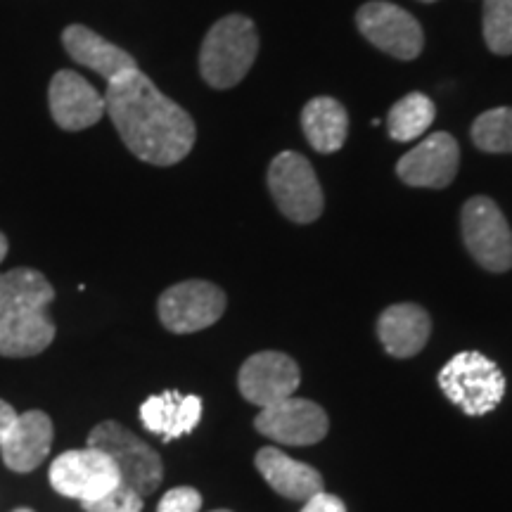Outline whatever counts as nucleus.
<instances>
[{
    "mask_svg": "<svg viewBox=\"0 0 512 512\" xmlns=\"http://www.w3.org/2000/svg\"><path fill=\"white\" fill-rule=\"evenodd\" d=\"M302 512H347V508H344V503L337 496L320 491V494L306 501Z\"/></svg>",
    "mask_w": 512,
    "mask_h": 512,
    "instance_id": "nucleus-26",
    "label": "nucleus"
},
{
    "mask_svg": "<svg viewBox=\"0 0 512 512\" xmlns=\"http://www.w3.org/2000/svg\"><path fill=\"white\" fill-rule=\"evenodd\" d=\"M15 512H34V510H31V508H17Z\"/></svg>",
    "mask_w": 512,
    "mask_h": 512,
    "instance_id": "nucleus-29",
    "label": "nucleus"
},
{
    "mask_svg": "<svg viewBox=\"0 0 512 512\" xmlns=\"http://www.w3.org/2000/svg\"><path fill=\"white\" fill-rule=\"evenodd\" d=\"M15 420H17V411H15V408H12L8 401L0 399V444H3L5 434L10 432L12 422H15Z\"/></svg>",
    "mask_w": 512,
    "mask_h": 512,
    "instance_id": "nucleus-27",
    "label": "nucleus"
},
{
    "mask_svg": "<svg viewBox=\"0 0 512 512\" xmlns=\"http://www.w3.org/2000/svg\"><path fill=\"white\" fill-rule=\"evenodd\" d=\"M432 332V320L418 304H394L377 320V335L387 354L411 358L425 349Z\"/></svg>",
    "mask_w": 512,
    "mask_h": 512,
    "instance_id": "nucleus-17",
    "label": "nucleus"
},
{
    "mask_svg": "<svg viewBox=\"0 0 512 512\" xmlns=\"http://www.w3.org/2000/svg\"><path fill=\"white\" fill-rule=\"evenodd\" d=\"M472 143L491 155L512 152V107H496L479 114L472 124Z\"/></svg>",
    "mask_w": 512,
    "mask_h": 512,
    "instance_id": "nucleus-22",
    "label": "nucleus"
},
{
    "mask_svg": "<svg viewBox=\"0 0 512 512\" xmlns=\"http://www.w3.org/2000/svg\"><path fill=\"white\" fill-rule=\"evenodd\" d=\"M88 446L100 448L117 465L121 484L131 486L140 496L155 494L157 486L162 484L164 465L162 458L152 446L136 437L131 430L114 420H105L95 425L88 434Z\"/></svg>",
    "mask_w": 512,
    "mask_h": 512,
    "instance_id": "nucleus-5",
    "label": "nucleus"
},
{
    "mask_svg": "<svg viewBox=\"0 0 512 512\" xmlns=\"http://www.w3.org/2000/svg\"><path fill=\"white\" fill-rule=\"evenodd\" d=\"M50 484L57 494L88 503L110 494L121 484L114 460L100 448L86 446L79 451H64L50 465Z\"/></svg>",
    "mask_w": 512,
    "mask_h": 512,
    "instance_id": "nucleus-8",
    "label": "nucleus"
},
{
    "mask_svg": "<svg viewBox=\"0 0 512 512\" xmlns=\"http://www.w3.org/2000/svg\"><path fill=\"white\" fill-rule=\"evenodd\" d=\"M484 41L494 55H512V0H484Z\"/></svg>",
    "mask_w": 512,
    "mask_h": 512,
    "instance_id": "nucleus-23",
    "label": "nucleus"
},
{
    "mask_svg": "<svg viewBox=\"0 0 512 512\" xmlns=\"http://www.w3.org/2000/svg\"><path fill=\"white\" fill-rule=\"evenodd\" d=\"M53 302V285L34 268L0 273V356H38L53 344L55 323L48 316Z\"/></svg>",
    "mask_w": 512,
    "mask_h": 512,
    "instance_id": "nucleus-2",
    "label": "nucleus"
},
{
    "mask_svg": "<svg viewBox=\"0 0 512 512\" xmlns=\"http://www.w3.org/2000/svg\"><path fill=\"white\" fill-rule=\"evenodd\" d=\"M105 107L128 150L147 164H178L195 145L197 131L190 114L166 98L140 69L107 83Z\"/></svg>",
    "mask_w": 512,
    "mask_h": 512,
    "instance_id": "nucleus-1",
    "label": "nucleus"
},
{
    "mask_svg": "<svg viewBox=\"0 0 512 512\" xmlns=\"http://www.w3.org/2000/svg\"><path fill=\"white\" fill-rule=\"evenodd\" d=\"M256 53H259V36H256L252 19L245 15L223 17L207 31L202 41V79L216 91H228L249 74Z\"/></svg>",
    "mask_w": 512,
    "mask_h": 512,
    "instance_id": "nucleus-3",
    "label": "nucleus"
},
{
    "mask_svg": "<svg viewBox=\"0 0 512 512\" xmlns=\"http://www.w3.org/2000/svg\"><path fill=\"white\" fill-rule=\"evenodd\" d=\"M254 427L264 437L285 446H311L328 434V413L309 399H283L261 408Z\"/></svg>",
    "mask_w": 512,
    "mask_h": 512,
    "instance_id": "nucleus-11",
    "label": "nucleus"
},
{
    "mask_svg": "<svg viewBox=\"0 0 512 512\" xmlns=\"http://www.w3.org/2000/svg\"><path fill=\"white\" fill-rule=\"evenodd\" d=\"M53 437V420L48 418V413L27 411L17 415L10 432L5 434L3 444H0L3 463L8 465L12 472H19V475L34 472L50 453Z\"/></svg>",
    "mask_w": 512,
    "mask_h": 512,
    "instance_id": "nucleus-15",
    "label": "nucleus"
},
{
    "mask_svg": "<svg viewBox=\"0 0 512 512\" xmlns=\"http://www.w3.org/2000/svg\"><path fill=\"white\" fill-rule=\"evenodd\" d=\"M463 240L467 252L479 266L491 273H505L512 268V230L503 211L489 197H472L465 202Z\"/></svg>",
    "mask_w": 512,
    "mask_h": 512,
    "instance_id": "nucleus-7",
    "label": "nucleus"
},
{
    "mask_svg": "<svg viewBox=\"0 0 512 512\" xmlns=\"http://www.w3.org/2000/svg\"><path fill=\"white\" fill-rule=\"evenodd\" d=\"M5 256H8V238H5V235L0 233V261H3Z\"/></svg>",
    "mask_w": 512,
    "mask_h": 512,
    "instance_id": "nucleus-28",
    "label": "nucleus"
},
{
    "mask_svg": "<svg viewBox=\"0 0 512 512\" xmlns=\"http://www.w3.org/2000/svg\"><path fill=\"white\" fill-rule=\"evenodd\" d=\"M299 375L297 363L280 351H261L249 356L240 368V392L254 406H273V403L290 399L297 392Z\"/></svg>",
    "mask_w": 512,
    "mask_h": 512,
    "instance_id": "nucleus-12",
    "label": "nucleus"
},
{
    "mask_svg": "<svg viewBox=\"0 0 512 512\" xmlns=\"http://www.w3.org/2000/svg\"><path fill=\"white\" fill-rule=\"evenodd\" d=\"M62 46L76 64L93 69L107 83L138 69L136 57L126 53L124 48L105 41L100 34L83 27V24H72V27L62 31Z\"/></svg>",
    "mask_w": 512,
    "mask_h": 512,
    "instance_id": "nucleus-16",
    "label": "nucleus"
},
{
    "mask_svg": "<svg viewBox=\"0 0 512 512\" xmlns=\"http://www.w3.org/2000/svg\"><path fill=\"white\" fill-rule=\"evenodd\" d=\"M460 164V147L451 133H432L396 164V174L413 188H446Z\"/></svg>",
    "mask_w": 512,
    "mask_h": 512,
    "instance_id": "nucleus-14",
    "label": "nucleus"
},
{
    "mask_svg": "<svg viewBox=\"0 0 512 512\" xmlns=\"http://www.w3.org/2000/svg\"><path fill=\"white\" fill-rule=\"evenodd\" d=\"M202 496L192 486H178V489L166 491L157 505V512H200Z\"/></svg>",
    "mask_w": 512,
    "mask_h": 512,
    "instance_id": "nucleus-25",
    "label": "nucleus"
},
{
    "mask_svg": "<svg viewBox=\"0 0 512 512\" xmlns=\"http://www.w3.org/2000/svg\"><path fill=\"white\" fill-rule=\"evenodd\" d=\"M439 387L446 399L465 415L491 413L505 396V377L491 358L479 351H463L441 368Z\"/></svg>",
    "mask_w": 512,
    "mask_h": 512,
    "instance_id": "nucleus-4",
    "label": "nucleus"
},
{
    "mask_svg": "<svg viewBox=\"0 0 512 512\" xmlns=\"http://www.w3.org/2000/svg\"><path fill=\"white\" fill-rule=\"evenodd\" d=\"M50 117L62 131L91 128L107 114L105 95L72 69H62L53 76L48 91Z\"/></svg>",
    "mask_w": 512,
    "mask_h": 512,
    "instance_id": "nucleus-13",
    "label": "nucleus"
},
{
    "mask_svg": "<svg viewBox=\"0 0 512 512\" xmlns=\"http://www.w3.org/2000/svg\"><path fill=\"white\" fill-rule=\"evenodd\" d=\"M356 24L366 41L396 60H415L425 46L418 19L387 0H370L361 5L356 12Z\"/></svg>",
    "mask_w": 512,
    "mask_h": 512,
    "instance_id": "nucleus-10",
    "label": "nucleus"
},
{
    "mask_svg": "<svg viewBox=\"0 0 512 512\" xmlns=\"http://www.w3.org/2000/svg\"><path fill=\"white\" fill-rule=\"evenodd\" d=\"M256 470L261 472V477L271 484V489L278 491L280 496L290 498V501H309L316 494L323 491V477L316 467L299 463L285 456L278 448H261L256 453Z\"/></svg>",
    "mask_w": 512,
    "mask_h": 512,
    "instance_id": "nucleus-19",
    "label": "nucleus"
},
{
    "mask_svg": "<svg viewBox=\"0 0 512 512\" xmlns=\"http://www.w3.org/2000/svg\"><path fill=\"white\" fill-rule=\"evenodd\" d=\"M304 136L313 150L320 155H332L342 150L349 136V114L347 107L335 98L320 95L304 105L302 112Z\"/></svg>",
    "mask_w": 512,
    "mask_h": 512,
    "instance_id": "nucleus-20",
    "label": "nucleus"
},
{
    "mask_svg": "<svg viewBox=\"0 0 512 512\" xmlns=\"http://www.w3.org/2000/svg\"><path fill=\"white\" fill-rule=\"evenodd\" d=\"M437 117L434 102L422 93H411L401 98L387 114V131L396 143H408V140L420 138Z\"/></svg>",
    "mask_w": 512,
    "mask_h": 512,
    "instance_id": "nucleus-21",
    "label": "nucleus"
},
{
    "mask_svg": "<svg viewBox=\"0 0 512 512\" xmlns=\"http://www.w3.org/2000/svg\"><path fill=\"white\" fill-rule=\"evenodd\" d=\"M268 190L275 204L294 223H313L323 214L325 200L316 171L299 152H280L268 166Z\"/></svg>",
    "mask_w": 512,
    "mask_h": 512,
    "instance_id": "nucleus-6",
    "label": "nucleus"
},
{
    "mask_svg": "<svg viewBox=\"0 0 512 512\" xmlns=\"http://www.w3.org/2000/svg\"><path fill=\"white\" fill-rule=\"evenodd\" d=\"M140 420L147 432L162 434L164 441L181 439L200 425L202 420V399L190 394L183 396L169 389V392L150 396L140 406Z\"/></svg>",
    "mask_w": 512,
    "mask_h": 512,
    "instance_id": "nucleus-18",
    "label": "nucleus"
},
{
    "mask_svg": "<svg viewBox=\"0 0 512 512\" xmlns=\"http://www.w3.org/2000/svg\"><path fill=\"white\" fill-rule=\"evenodd\" d=\"M214 512H230V510H214Z\"/></svg>",
    "mask_w": 512,
    "mask_h": 512,
    "instance_id": "nucleus-31",
    "label": "nucleus"
},
{
    "mask_svg": "<svg viewBox=\"0 0 512 512\" xmlns=\"http://www.w3.org/2000/svg\"><path fill=\"white\" fill-rule=\"evenodd\" d=\"M420 3H434V0H420Z\"/></svg>",
    "mask_w": 512,
    "mask_h": 512,
    "instance_id": "nucleus-30",
    "label": "nucleus"
},
{
    "mask_svg": "<svg viewBox=\"0 0 512 512\" xmlns=\"http://www.w3.org/2000/svg\"><path fill=\"white\" fill-rule=\"evenodd\" d=\"M226 311V294L207 280H185L159 297L157 313L166 330L190 335L211 328Z\"/></svg>",
    "mask_w": 512,
    "mask_h": 512,
    "instance_id": "nucleus-9",
    "label": "nucleus"
},
{
    "mask_svg": "<svg viewBox=\"0 0 512 512\" xmlns=\"http://www.w3.org/2000/svg\"><path fill=\"white\" fill-rule=\"evenodd\" d=\"M86 512H143V496L136 494L131 486L119 484L110 494H105L98 501L81 503Z\"/></svg>",
    "mask_w": 512,
    "mask_h": 512,
    "instance_id": "nucleus-24",
    "label": "nucleus"
}]
</instances>
